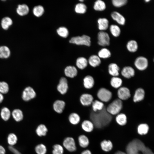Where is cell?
Instances as JSON below:
<instances>
[{
  "label": "cell",
  "mask_w": 154,
  "mask_h": 154,
  "mask_svg": "<svg viewBox=\"0 0 154 154\" xmlns=\"http://www.w3.org/2000/svg\"><path fill=\"white\" fill-rule=\"evenodd\" d=\"M90 113V118L94 125L102 122H109L112 119L111 115L107 111L105 107L101 110L96 112L91 109Z\"/></svg>",
  "instance_id": "6da1fadb"
},
{
  "label": "cell",
  "mask_w": 154,
  "mask_h": 154,
  "mask_svg": "<svg viewBox=\"0 0 154 154\" xmlns=\"http://www.w3.org/2000/svg\"><path fill=\"white\" fill-rule=\"evenodd\" d=\"M122 101L118 98L114 100L106 108L107 111L111 115H116L120 113L123 108Z\"/></svg>",
  "instance_id": "7a4b0ae2"
},
{
  "label": "cell",
  "mask_w": 154,
  "mask_h": 154,
  "mask_svg": "<svg viewBox=\"0 0 154 154\" xmlns=\"http://www.w3.org/2000/svg\"><path fill=\"white\" fill-rule=\"evenodd\" d=\"M96 96L99 100L103 102H107L112 98V94L111 91L105 88H101L98 90Z\"/></svg>",
  "instance_id": "3957f363"
},
{
  "label": "cell",
  "mask_w": 154,
  "mask_h": 154,
  "mask_svg": "<svg viewBox=\"0 0 154 154\" xmlns=\"http://www.w3.org/2000/svg\"><path fill=\"white\" fill-rule=\"evenodd\" d=\"M90 37L87 35H83L82 36H77L72 37L70 40V43L78 45H84L90 46L91 41Z\"/></svg>",
  "instance_id": "277c9868"
},
{
  "label": "cell",
  "mask_w": 154,
  "mask_h": 154,
  "mask_svg": "<svg viewBox=\"0 0 154 154\" xmlns=\"http://www.w3.org/2000/svg\"><path fill=\"white\" fill-rule=\"evenodd\" d=\"M62 146L68 151L74 152L77 149V146L74 139L71 137H67L63 140Z\"/></svg>",
  "instance_id": "5b68a950"
},
{
  "label": "cell",
  "mask_w": 154,
  "mask_h": 154,
  "mask_svg": "<svg viewBox=\"0 0 154 154\" xmlns=\"http://www.w3.org/2000/svg\"><path fill=\"white\" fill-rule=\"evenodd\" d=\"M98 44L103 46H108L110 44V38L108 34L104 31H100L98 34Z\"/></svg>",
  "instance_id": "8992f818"
},
{
  "label": "cell",
  "mask_w": 154,
  "mask_h": 154,
  "mask_svg": "<svg viewBox=\"0 0 154 154\" xmlns=\"http://www.w3.org/2000/svg\"><path fill=\"white\" fill-rule=\"evenodd\" d=\"M134 64L138 70L140 71H143L147 68L148 61L147 59L145 57L140 56L135 59Z\"/></svg>",
  "instance_id": "52a82bcc"
},
{
  "label": "cell",
  "mask_w": 154,
  "mask_h": 154,
  "mask_svg": "<svg viewBox=\"0 0 154 154\" xmlns=\"http://www.w3.org/2000/svg\"><path fill=\"white\" fill-rule=\"evenodd\" d=\"M68 88V80L66 77H62L59 79L56 87L57 91L61 95H64L67 92Z\"/></svg>",
  "instance_id": "ba28073f"
},
{
  "label": "cell",
  "mask_w": 154,
  "mask_h": 154,
  "mask_svg": "<svg viewBox=\"0 0 154 154\" xmlns=\"http://www.w3.org/2000/svg\"><path fill=\"white\" fill-rule=\"evenodd\" d=\"M36 95V93L34 89L31 87L28 86L23 90L22 98L24 100L27 101L35 98Z\"/></svg>",
  "instance_id": "9c48e42d"
},
{
  "label": "cell",
  "mask_w": 154,
  "mask_h": 154,
  "mask_svg": "<svg viewBox=\"0 0 154 154\" xmlns=\"http://www.w3.org/2000/svg\"><path fill=\"white\" fill-rule=\"evenodd\" d=\"M117 95L118 98L121 101L127 100L131 97L130 90L127 87L121 86L118 89Z\"/></svg>",
  "instance_id": "30bf717a"
},
{
  "label": "cell",
  "mask_w": 154,
  "mask_h": 154,
  "mask_svg": "<svg viewBox=\"0 0 154 154\" xmlns=\"http://www.w3.org/2000/svg\"><path fill=\"white\" fill-rule=\"evenodd\" d=\"M94 100L93 96L89 93H84L80 96L79 98L81 104L84 106H91Z\"/></svg>",
  "instance_id": "8fae6325"
},
{
  "label": "cell",
  "mask_w": 154,
  "mask_h": 154,
  "mask_svg": "<svg viewBox=\"0 0 154 154\" xmlns=\"http://www.w3.org/2000/svg\"><path fill=\"white\" fill-rule=\"evenodd\" d=\"M78 70L76 66L69 65L66 66L64 70V73L66 77L73 78L77 75Z\"/></svg>",
  "instance_id": "7c38bea8"
},
{
  "label": "cell",
  "mask_w": 154,
  "mask_h": 154,
  "mask_svg": "<svg viewBox=\"0 0 154 154\" xmlns=\"http://www.w3.org/2000/svg\"><path fill=\"white\" fill-rule=\"evenodd\" d=\"M65 103L62 100H58L53 103L52 107L54 111L56 113L60 114L62 113L65 106Z\"/></svg>",
  "instance_id": "4fadbf2b"
},
{
  "label": "cell",
  "mask_w": 154,
  "mask_h": 154,
  "mask_svg": "<svg viewBox=\"0 0 154 154\" xmlns=\"http://www.w3.org/2000/svg\"><path fill=\"white\" fill-rule=\"evenodd\" d=\"M95 84V80L92 76L87 75L83 79V85L84 88L90 90L92 88Z\"/></svg>",
  "instance_id": "5bb4252c"
},
{
  "label": "cell",
  "mask_w": 154,
  "mask_h": 154,
  "mask_svg": "<svg viewBox=\"0 0 154 154\" xmlns=\"http://www.w3.org/2000/svg\"><path fill=\"white\" fill-rule=\"evenodd\" d=\"M81 127L82 129L87 133H90L93 130L94 125L93 123L90 120L85 119L81 122Z\"/></svg>",
  "instance_id": "9a60e30c"
},
{
  "label": "cell",
  "mask_w": 154,
  "mask_h": 154,
  "mask_svg": "<svg viewBox=\"0 0 154 154\" xmlns=\"http://www.w3.org/2000/svg\"><path fill=\"white\" fill-rule=\"evenodd\" d=\"M135 70L131 66H127L124 67L121 71L122 76L127 79H130L135 75Z\"/></svg>",
  "instance_id": "2e32d148"
},
{
  "label": "cell",
  "mask_w": 154,
  "mask_h": 154,
  "mask_svg": "<svg viewBox=\"0 0 154 154\" xmlns=\"http://www.w3.org/2000/svg\"><path fill=\"white\" fill-rule=\"evenodd\" d=\"M145 90L141 88H137L135 91L133 96V101L135 103L143 100L145 97Z\"/></svg>",
  "instance_id": "e0dca14e"
},
{
  "label": "cell",
  "mask_w": 154,
  "mask_h": 154,
  "mask_svg": "<svg viewBox=\"0 0 154 154\" xmlns=\"http://www.w3.org/2000/svg\"><path fill=\"white\" fill-rule=\"evenodd\" d=\"M75 64L77 68L80 70H83L88 66V60L84 57H79L76 60Z\"/></svg>",
  "instance_id": "ac0fdd59"
},
{
  "label": "cell",
  "mask_w": 154,
  "mask_h": 154,
  "mask_svg": "<svg viewBox=\"0 0 154 154\" xmlns=\"http://www.w3.org/2000/svg\"><path fill=\"white\" fill-rule=\"evenodd\" d=\"M68 122L73 125H76L80 122L81 118L77 113L73 112L70 113L68 117Z\"/></svg>",
  "instance_id": "d6986e66"
},
{
  "label": "cell",
  "mask_w": 154,
  "mask_h": 154,
  "mask_svg": "<svg viewBox=\"0 0 154 154\" xmlns=\"http://www.w3.org/2000/svg\"><path fill=\"white\" fill-rule=\"evenodd\" d=\"M88 64L93 68L99 66L101 63V60L99 57L96 55H91L88 58Z\"/></svg>",
  "instance_id": "ffe728a7"
},
{
  "label": "cell",
  "mask_w": 154,
  "mask_h": 154,
  "mask_svg": "<svg viewBox=\"0 0 154 154\" xmlns=\"http://www.w3.org/2000/svg\"><path fill=\"white\" fill-rule=\"evenodd\" d=\"M119 68L116 63H112L108 66V72L113 77L118 76L119 75Z\"/></svg>",
  "instance_id": "44dd1931"
},
{
  "label": "cell",
  "mask_w": 154,
  "mask_h": 154,
  "mask_svg": "<svg viewBox=\"0 0 154 154\" xmlns=\"http://www.w3.org/2000/svg\"><path fill=\"white\" fill-rule=\"evenodd\" d=\"M111 16L112 19L116 21L118 23L121 25H124L125 22V17L119 13L117 11H114L112 13Z\"/></svg>",
  "instance_id": "7402d4cb"
},
{
  "label": "cell",
  "mask_w": 154,
  "mask_h": 154,
  "mask_svg": "<svg viewBox=\"0 0 154 154\" xmlns=\"http://www.w3.org/2000/svg\"><path fill=\"white\" fill-rule=\"evenodd\" d=\"M78 144L82 148H86L90 144V141L87 136L84 134L80 135L78 139Z\"/></svg>",
  "instance_id": "603a6c76"
},
{
  "label": "cell",
  "mask_w": 154,
  "mask_h": 154,
  "mask_svg": "<svg viewBox=\"0 0 154 154\" xmlns=\"http://www.w3.org/2000/svg\"><path fill=\"white\" fill-rule=\"evenodd\" d=\"M100 146L102 149L106 152L110 151L113 147L112 143L109 140L104 139L100 143Z\"/></svg>",
  "instance_id": "cb8c5ba5"
},
{
  "label": "cell",
  "mask_w": 154,
  "mask_h": 154,
  "mask_svg": "<svg viewBox=\"0 0 154 154\" xmlns=\"http://www.w3.org/2000/svg\"><path fill=\"white\" fill-rule=\"evenodd\" d=\"M91 106L92 111L95 112L101 111L105 107L103 102L96 99L94 100Z\"/></svg>",
  "instance_id": "d4e9b609"
},
{
  "label": "cell",
  "mask_w": 154,
  "mask_h": 154,
  "mask_svg": "<svg viewBox=\"0 0 154 154\" xmlns=\"http://www.w3.org/2000/svg\"><path fill=\"white\" fill-rule=\"evenodd\" d=\"M98 29L101 31L106 30L108 27L109 21L106 18H100L97 21Z\"/></svg>",
  "instance_id": "484cf974"
},
{
  "label": "cell",
  "mask_w": 154,
  "mask_h": 154,
  "mask_svg": "<svg viewBox=\"0 0 154 154\" xmlns=\"http://www.w3.org/2000/svg\"><path fill=\"white\" fill-rule=\"evenodd\" d=\"M29 11L28 6L26 4H19L16 9V12L19 15L23 16L28 14Z\"/></svg>",
  "instance_id": "4316f807"
},
{
  "label": "cell",
  "mask_w": 154,
  "mask_h": 154,
  "mask_svg": "<svg viewBox=\"0 0 154 154\" xmlns=\"http://www.w3.org/2000/svg\"><path fill=\"white\" fill-rule=\"evenodd\" d=\"M48 131V129L45 124H41L37 127L36 132L39 137L44 136L47 135Z\"/></svg>",
  "instance_id": "83f0119b"
},
{
  "label": "cell",
  "mask_w": 154,
  "mask_h": 154,
  "mask_svg": "<svg viewBox=\"0 0 154 154\" xmlns=\"http://www.w3.org/2000/svg\"><path fill=\"white\" fill-rule=\"evenodd\" d=\"M115 119L117 123L121 126L125 125L127 122V117L123 113H119L117 115Z\"/></svg>",
  "instance_id": "f1b7e54d"
},
{
  "label": "cell",
  "mask_w": 154,
  "mask_h": 154,
  "mask_svg": "<svg viewBox=\"0 0 154 154\" xmlns=\"http://www.w3.org/2000/svg\"><path fill=\"white\" fill-rule=\"evenodd\" d=\"M149 126L146 123L140 124L137 128V133L141 135L147 134L149 131Z\"/></svg>",
  "instance_id": "f546056e"
},
{
  "label": "cell",
  "mask_w": 154,
  "mask_h": 154,
  "mask_svg": "<svg viewBox=\"0 0 154 154\" xmlns=\"http://www.w3.org/2000/svg\"><path fill=\"white\" fill-rule=\"evenodd\" d=\"M122 83V79L118 76L113 77L110 81L111 86L115 89H118L121 87Z\"/></svg>",
  "instance_id": "4dcf8cb0"
},
{
  "label": "cell",
  "mask_w": 154,
  "mask_h": 154,
  "mask_svg": "<svg viewBox=\"0 0 154 154\" xmlns=\"http://www.w3.org/2000/svg\"><path fill=\"white\" fill-rule=\"evenodd\" d=\"M126 47L129 51L134 52L137 50L138 48V45L136 41L131 40L127 42Z\"/></svg>",
  "instance_id": "1f68e13d"
},
{
  "label": "cell",
  "mask_w": 154,
  "mask_h": 154,
  "mask_svg": "<svg viewBox=\"0 0 154 154\" xmlns=\"http://www.w3.org/2000/svg\"><path fill=\"white\" fill-rule=\"evenodd\" d=\"M10 50L9 48L5 46H0V58H7L10 56Z\"/></svg>",
  "instance_id": "d6a6232c"
},
{
  "label": "cell",
  "mask_w": 154,
  "mask_h": 154,
  "mask_svg": "<svg viewBox=\"0 0 154 154\" xmlns=\"http://www.w3.org/2000/svg\"><path fill=\"white\" fill-rule=\"evenodd\" d=\"M13 24V21L9 17H6L1 20V24L2 28L5 30L8 29Z\"/></svg>",
  "instance_id": "836d02e7"
},
{
  "label": "cell",
  "mask_w": 154,
  "mask_h": 154,
  "mask_svg": "<svg viewBox=\"0 0 154 154\" xmlns=\"http://www.w3.org/2000/svg\"><path fill=\"white\" fill-rule=\"evenodd\" d=\"M106 6L105 2L101 0H98L95 2L94 5V9L97 11H102L106 8Z\"/></svg>",
  "instance_id": "e575fe53"
},
{
  "label": "cell",
  "mask_w": 154,
  "mask_h": 154,
  "mask_svg": "<svg viewBox=\"0 0 154 154\" xmlns=\"http://www.w3.org/2000/svg\"><path fill=\"white\" fill-rule=\"evenodd\" d=\"M111 55V52L109 50L106 48H102L98 53V56L100 58H110Z\"/></svg>",
  "instance_id": "d590c367"
},
{
  "label": "cell",
  "mask_w": 154,
  "mask_h": 154,
  "mask_svg": "<svg viewBox=\"0 0 154 154\" xmlns=\"http://www.w3.org/2000/svg\"><path fill=\"white\" fill-rule=\"evenodd\" d=\"M12 115L13 118L17 121H20L23 119V113L20 109L14 110L12 112Z\"/></svg>",
  "instance_id": "8d00e7d4"
},
{
  "label": "cell",
  "mask_w": 154,
  "mask_h": 154,
  "mask_svg": "<svg viewBox=\"0 0 154 154\" xmlns=\"http://www.w3.org/2000/svg\"><path fill=\"white\" fill-rule=\"evenodd\" d=\"M110 30L112 34L114 37H117L121 33V30L119 27L117 25L112 24L110 27Z\"/></svg>",
  "instance_id": "74e56055"
},
{
  "label": "cell",
  "mask_w": 154,
  "mask_h": 154,
  "mask_svg": "<svg viewBox=\"0 0 154 154\" xmlns=\"http://www.w3.org/2000/svg\"><path fill=\"white\" fill-rule=\"evenodd\" d=\"M35 150L37 154H46L47 151L46 147L42 143L36 145Z\"/></svg>",
  "instance_id": "f35d334b"
},
{
  "label": "cell",
  "mask_w": 154,
  "mask_h": 154,
  "mask_svg": "<svg viewBox=\"0 0 154 154\" xmlns=\"http://www.w3.org/2000/svg\"><path fill=\"white\" fill-rule=\"evenodd\" d=\"M64 149L63 146L59 144H56L52 146V154H63Z\"/></svg>",
  "instance_id": "ab89813d"
},
{
  "label": "cell",
  "mask_w": 154,
  "mask_h": 154,
  "mask_svg": "<svg viewBox=\"0 0 154 154\" xmlns=\"http://www.w3.org/2000/svg\"><path fill=\"white\" fill-rule=\"evenodd\" d=\"M0 114L2 118L4 121H7L10 118L11 112L8 108L5 107L1 109Z\"/></svg>",
  "instance_id": "60d3db41"
},
{
  "label": "cell",
  "mask_w": 154,
  "mask_h": 154,
  "mask_svg": "<svg viewBox=\"0 0 154 154\" xmlns=\"http://www.w3.org/2000/svg\"><path fill=\"white\" fill-rule=\"evenodd\" d=\"M87 7L84 3H79L76 5L75 7V11L77 13L83 14L86 11Z\"/></svg>",
  "instance_id": "b9f144b4"
},
{
  "label": "cell",
  "mask_w": 154,
  "mask_h": 154,
  "mask_svg": "<svg viewBox=\"0 0 154 154\" xmlns=\"http://www.w3.org/2000/svg\"><path fill=\"white\" fill-rule=\"evenodd\" d=\"M33 14L37 17L41 16L44 12L43 7L41 5H38L35 6L33 9Z\"/></svg>",
  "instance_id": "7bdbcfd3"
},
{
  "label": "cell",
  "mask_w": 154,
  "mask_h": 154,
  "mask_svg": "<svg viewBox=\"0 0 154 154\" xmlns=\"http://www.w3.org/2000/svg\"><path fill=\"white\" fill-rule=\"evenodd\" d=\"M57 34L60 37L66 38L69 34V32L68 29L64 27H61L56 30Z\"/></svg>",
  "instance_id": "ee69618b"
},
{
  "label": "cell",
  "mask_w": 154,
  "mask_h": 154,
  "mask_svg": "<svg viewBox=\"0 0 154 154\" xmlns=\"http://www.w3.org/2000/svg\"><path fill=\"white\" fill-rule=\"evenodd\" d=\"M17 138L16 135L13 133L9 134L7 137V141L10 146H12L17 143Z\"/></svg>",
  "instance_id": "f6af8a7d"
},
{
  "label": "cell",
  "mask_w": 154,
  "mask_h": 154,
  "mask_svg": "<svg viewBox=\"0 0 154 154\" xmlns=\"http://www.w3.org/2000/svg\"><path fill=\"white\" fill-rule=\"evenodd\" d=\"M9 90V87L7 83L5 82H0V93L2 94L7 93Z\"/></svg>",
  "instance_id": "bcb514c9"
},
{
  "label": "cell",
  "mask_w": 154,
  "mask_h": 154,
  "mask_svg": "<svg viewBox=\"0 0 154 154\" xmlns=\"http://www.w3.org/2000/svg\"><path fill=\"white\" fill-rule=\"evenodd\" d=\"M112 3L115 7H119L125 5L127 3V0H112Z\"/></svg>",
  "instance_id": "7dc6e473"
},
{
  "label": "cell",
  "mask_w": 154,
  "mask_h": 154,
  "mask_svg": "<svg viewBox=\"0 0 154 154\" xmlns=\"http://www.w3.org/2000/svg\"><path fill=\"white\" fill-rule=\"evenodd\" d=\"M9 148L10 150L14 154H21L17 150L11 146H9Z\"/></svg>",
  "instance_id": "c3c4849f"
},
{
  "label": "cell",
  "mask_w": 154,
  "mask_h": 154,
  "mask_svg": "<svg viewBox=\"0 0 154 154\" xmlns=\"http://www.w3.org/2000/svg\"><path fill=\"white\" fill-rule=\"evenodd\" d=\"M81 154H92V153L90 150L86 149L82 151Z\"/></svg>",
  "instance_id": "681fc988"
},
{
  "label": "cell",
  "mask_w": 154,
  "mask_h": 154,
  "mask_svg": "<svg viewBox=\"0 0 154 154\" xmlns=\"http://www.w3.org/2000/svg\"><path fill=\"white\" fill-rule=\"evenodd\" d=\"M5 150L2 146L0 145V154H5Z\"/></svg>",
  "instance_id": "f907efd6"
},
{
  "label": "cell",
  "mask_w": 154,
  "mask_h": 154,
  "mask_svg": "<svg viewBox=\"0 0 154 154\" xmlns=\"http://www.w3.org/2000/svg\"><path fill=\"white\" fill-rule=\"evenodd\" d=\"M3 99L4 97L2 94L0 93V103L2 102L3 100Z\"/></svg>",
  "instance_id": "816d5d0a"
},
{
  "label": "cell",
  "mask_w": 154,
  "mask_h": 154,
  "mask_svg": "<svg viewBox=\"0 0 154 154\" xmlns=\"http://www.w3.org/2000/svg\"><path fill=\"white\" fill-rule=\"evenodd\" d=\"M115 154H126L125 153L121 151H118Z\"/></svg>",
  "instance_id": "f5cc1de1"
},
{
  "label": "cell",
  "mask_w": 154,
  "mask_h": 154,
  "mask_svg": "<svg viewBox=\"0 0 154 154\" xmlns=\"http://www.w3.org/2000/svg\"><path fill=\"white\" fill-rule=\"evenodd\" d=\"M150 1V0H146L145 1L146 2H149Z\"/></svg>",
  "instance_id": "db71d44e"
},
{
  "label": "cell",
  "mask_w": 154,
  "mask_h": 154,
  "mask_svg": "<svg viewBox=\"0 0 154 154\" xmlns=\"http://www.w3.org/2000/svg\"><path fill=\"white\" fill-rule=\"evenodd\" d=\"M79 1L80 2H82L84 1V0H80Z\"/></svg>",
  "instance_id": "11a10c76"
}]
</instances>
